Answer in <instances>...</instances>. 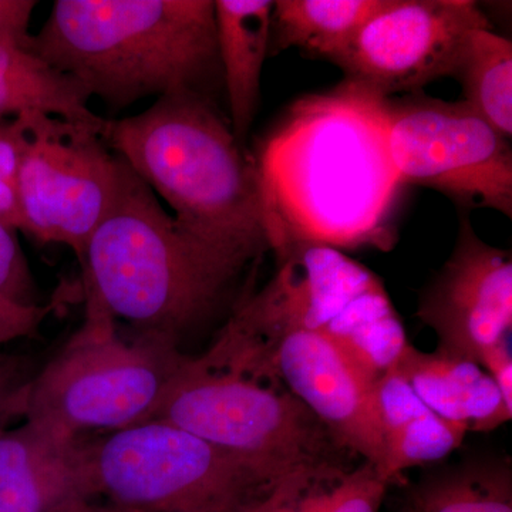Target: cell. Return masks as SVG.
<instances>
[{
  "label": "cell",
  "mask_w": 512,
  "mask_h": 512,
  "mask_svg": "<svg viewBox=\"0 0 512 512\" xmlns=\"http://www.w3.org/2000/svg\"><path fill=\"white\" fill-rule=\"evenodd\" d=\"M103 136L167 202L188 237L244 265L271 249L258 164L217 100L188 90L167 93L136 116L106 119Z\"/></svg>",
  "instance_id": "7a4b0ae2"
},
{
  "label": "cell",
  "mask_w": 512,
  "mask_h": 512,
  "mask_svg": "<svg viewBox=\"0 0 512 512\" xmlns=\"http://www.w3.org/2000/svg\"><path fill=\"white\" fill-rule=\"evenodd\" d=\"M87 497L126 512H232L266 490L221 448L154 419L77 444Z\"/></svg>",
  "instance_id": "8992f818"
},
{
  "label": "cell",
  "mask_w": 512,
  "mask_h": 512,
  "mask_svg": "<svg viewBox=\"0 0 512 512\" xmlns=\"http://www.w3.org/2000/svg\"><path fill=\"white\" fill-rule=\"evenodd\" d=\"M417 318L436 332L437 350L470 362L510 339L511 252L478 237L470 215L460 217L450 258L421 292Z\"/></svg>",
  "instance_id": "8fae6325"
},
{
  "label": "cell",
  "mask_w": 512,
  "mask_h": 512,
  "mask_svg": "<svg viewBox=\"0 0 512 512\" xmlns=\"http://www.w3.org/2000/svg\"><path fill=\"white\" fill-rule=\"evenodd\" d=\"M467 431L458 424L427 413L384 440V461L380 477L387 484L404 470L436 463L463 444Z\"/></svg>",
  "instance_id": "7402d4cb"
},
{
  "label": "cell",
  "mask_w": 512,
  "mask_h": 512,
  "mask_svg": "<svg viewBox=\"0 0 512 512\" xmlns=\"http://www.w3.org/2000/svg\"><path fill=\"white\" fill-rule=\"evenodd\" d=\"M80 264L114 319L180 350L247 266L181 231L123 158L116 194Z\"/></svg>",
  "instance_id": "277c9868"
},
{
  "label": "cell",
  "mask_w": 512,
  "mask_h": 512,
  "mask_svg": "<svg viewBox=\"0 0 512 512\" xmlns=\"http://www.w3.org/2000/svg\"><path fill=\"white\" fill-rule=\"evenodd\" d=\"M60 512H126L121 511L119 508L111 507V505H100L94 503L92 500H82L77 501L69 507L64 508L63 511Z\"/></svg>",
  "instance_id": "f546056e"
},
{
  "label": "cell",
  "mask_w": 512,
  "mask_h": 512,
  "mask_svg": "<svg viewBox=\"0 0 512 512\" xmlns=\"http://www.w3.org/2000/svg\"><path fill=\"white\" fill-rule=\"evenodd\" d=\"M154 419L244 461L266 488L306 470L335 464L340 448L288 389L188 356Z\"/></svg>",
  "instance_id": "52a82bcc"
},
{
  "label": "cell",
  "mask_w": 512,
  "mask_h": 512,
  "mask_svg": "<svg viewBox=\"0 0 512 512\" xmlns=\"http://www.w3.org/2000/svg\"><path fill=\"white\" fill-rule=\"evenodd\" d=\"M25 143L15 194L20 231L42 244L66 245L82 261L119 185L121 157L103 123H83L40 111L19 114Z\"/></svg>",
  "instance_id": "ba28073f"
},
{
  "label": "cell",
  "mask_w": 512,
  "mask_h": 512,
  "mask_svg": "<svg viewBox=\"0 0 512 512\" xmlns=\"http://www.w3.org/2000/svg\"><path fill=\"white\" fill-rule=\"evenodd\" d=\"M406 512H413L412 510H407Z\"/></svg>",
  "instance_id": "4dcf8cb0"
},
{
  "label": "cell",
  "mask_w": 512,
  "mask_h": 512,
  "mask_svg": "<svg viewBox=\"0 0 512 512\" xmlns=\"http://www.w3.org/2000/svg\"><path fill=\"white\" fill-rule=\"evenodd\" d=\"M413 512H512V477L505 464L454 468L419 484Z\"/></svg>",
  "instance_id": "44dd1931"
},
{
  "label": "cell",
  "mask_w": 512,
  "mask_h": 512,
  "mask_svg": "<svg viewBox=\"0 0 512 512\" xmlns=\"http://www.w3.org/2000/svg\"><path fill=\"white\" fill-rule=\"evenodd\" d=\"M478 365L483 367L500 390L505 406L512 412V356L510 339L485 350Z\"/></svg>",
  "instance_id": "f1b7e54d"
},
{
  "label": "cell",
  "mask_w": 512,
  "mask_h": 512,
  "mask_svg": "<svg viewBox=\"0 0 512 512\" xmlns=\"http://www.w3.org/2000/svg\"><path fill=\"white\" fill-rule=\"evenodd\" d=\"M483 28L473 0H384L333 64L345 82L390 99L453 77L468 33Z\"/></svg>",
  "instance_id": "30bf717a"
},
{
  "label": "cell",
  "mask_w": 512,
  "mask_h": 512,
  "mask_svg": "<svg viewBox=\"0 0 512 512\" xmlns=\"http://www.w3.org/2000/svg\"><path fill=\"white\" fill-rule=\"evenodd\" d=\"M76 443H62L28 421L0 427V512H60L90 500Z\"/></svg>",
  "instance_id": "4fadbf2b"
},
{
  "label": "cell",
  "mask_w": 512,
  "mask_h": 512,
  "mask_svg": "<svg viewBox=\"0 0 512 512\" xmlns=\"http://www.w3.org/2000/svg\"><path fill=\"white\" fill-rule=\"evenodd\" d=\"M83 292L82 328L43 362L23 419L69 444L154 420L190 356L160 339L121 338L92 286Z\"/></svg>",
  "instance_id": "5b68a950"
},
{
  "label": "cell",
  "mask_w": 512,
  "mask_h": 512,
  "mask_svg": "<svg viewBox=\"0 0 512 512\" xmlns=\"http://www.w3.org/2000/svg\"><path fill=\"white\" fill-rule=\"evenodd\" d=\"M322 335L373 386L409 349L406 329L383 282L357 296Z\"/></svg>",
  "instance_id": "e0dca14e"
},
{
  "label": "cell",
  "mask_w": 512,
  "mask_h": 512,
  "mask_svg": "<svg viewBox=\"0 0 512 512\" xmlns=\"http://www.w3.org/2000/svg\"><path fill=\"white\" fill-rule=\"evenodd\" d=\"M62 302L22 306L0 299V349L19 339L36 338L45 320Z\"/></svg>",
  "instance_id": "4316f807"
},
{
  "label": "cell",
  "mask_w": 512,
  "mask_h": 512,
  "mask_svg": "<svg viewBox=\"0 0 512 512\" xmlns=\"http://www.w3.org/2000/svg\"><path fill=\"white\" fill-rule=\"evenodd\" d=\"M36 6L35 0H0V45L32 49L29 29Z\"/></svg>",
  "instance_id": "83f0119b"
},
{
  "label": "cell",
  "mask_w": 512,
  "mask_h": 512,
  "mask_svg": "<svg viewBox=\"0 0 512 512\" xmlns=\"http://www.w3.org/2000/svg\"><path fill=\"white\" fill-rule=\"evenodd\" d=\"M384 0H276L269 52L298 47L333 63Z\"/></svg>",
  "instance_id": "ac0fdd59"
},
{
  "label": "cell",
  "mask_w": 512,
  "mask_h": 512,
  "mask_svg": "<svg viewBox=\"0 0 512 512\" xmlns=\"http://www.w3.org/2000/svg\"><path fill=\"white\" fill-rule=\"evenodd\" d=\"M0 299L22 306L42 305L35 278L20 245L18 229L0 221Z\"/></svg>",
  "instance_id": "d4e9b609"
},
{
  "label": "cell",
  "mask_w": 512,
  "mask_h": 512,
  "mask_svg": "<svg viewBox=\"0 0 512 512\" xmlns=\"http://www.w3.org/2000/svg\"><path fill=\"white\" fill-rule=\"evenodd\" d=\"M386 481L369 463L306 468L239 504L232 512H379Z\"/></svg>",
  "instance_id": "2e32d148"
},
{
  "label": "cell",
  "mask_w": 512,
  "mask_h": 512,
  "mask_svg": "<svg viewBox=\"0 0 512 512\" xmlns=\"http://www.w3.org/2000/svg\"><path fill=\"white\" fill-rule=\"evenodd\" d=\"M272 9V0H214L222 89L227 94L229 124L242 146L261 103Z\"/></svg>",
  "instance_id": "5bb4252c"
},
{
  "label": "cell",
  "mask_w": 512,
  "mask_h": 512,
  "mask_svg": "<svg viewBox=\"0 0 512 512\" xmlns=\"http://www.w3.org/2000/svg\"><path fill=\"white\" fill-rule=\"evenodd\" d=\"M242 375L285 386L343 450L380 476L384 440L370 403L369 383L325 335L293 330L241 367Z\"/></svg>",
  "instance_id": "7c38bea8"
},
{
  "label": "cell",
  "mask_w": 512,
  "mask_h": 512,
  "mask_svg": "<svg viewBox=\"0 0 512 512\" xmlns=\"http://www.w3.org/2000/svg\"><path fill=\"white\" fill-rule=\"evenodd\" d=\"M42 365L35 356L0 349V427L25 419L30 389Z\"/></svg>",
  "instance_id": "cb8c5ba5"
},
{
  "label": "cell",
  "mask_w": 512,
  "mask_h": 512,
  "mask_svg": "<svg viewBox=\"0 0 512 512\" xmlns=\"http://www.w3.org/2000/svg\"><path fill=\"white\" fill-rule=\"evenodd\" d=\"M463 100L501 136H512V43L491 28L468 33L453 74Z\"/></svg>",
  "instance_id": "ffe728a7"
},
{
  "label": "cell",
  "mask_w": 512,
  "mask_h": 512,
  "mask_svg": "<svg viewBox=\"0 0 512 512\" xmlns=\"http://www.w3.org/2000/svg\"><path fill=\"white\" fill-rule=\"evenodd\" d=\"M90 94L30 50L0 45V120L26 111L62 119L103 123L90 109Z\"/></svg>",
  "instance_id": "d6986e66"
},
{
  "label": "cell",
  "mask_w": 512,
  "mask_h": 512,
  "mask_svg": "<svg viewBox=\"0 0 512 512\" xmlns=\"http://www.w3.org/2000/svg\"><path fill=\"white\" fill-rule=\"evenodd\" d=\"M397 367L431 413L467 433L495 430L511 420L500 390L476 362L410 345Z\"/></svg>",
  "instance_id": "9a60e30c"
},
{
  "label": "cell",
  "mask_w": 512,
  "mask_h": 512,
  "mask_svg": "<svg viewBox=\"0 0 512 512\" xmlns=\"http://www.w3.org/2000/svg\"><path fill=\"white\" fill-rule=\"evenodd\" d=\"M387 153L402 185L446 195L464 211L512 217L511 140L463 100H384Z\"/></svg>",
  "instance_id": "9c48e42d"
},
{
  "label": "cell",
  "mask_w": 512,
  "mask_h": 512,
  "mask_svg": "<svg viewBox=\"0 0 512 512\" xmlns=\"http://www.w3.org/2000/svg\"><path fill=\"white\" fill-rule=\"evenodd\" d=\"M370 403L383 440L410 421L430 413L397 366L373 384Z\"/></svg>",
  "instance_id": "603a6c76"
},
{
  "label": "cell",
  "mask_w": 512,
  "mask_h": 512,
  "mask_svg": "<svg viewBox=\"0 0 512 512\" xmlns=\"http://www.w3.org/2000/svg\"><path fill=\"white\" fill-rule=\"evenodd\" d=\"M25 143L20 116L0 120V221L20 231L15 181Z\"/></svg>",
  "instance_id": "484cf974"
},
{
  "label": "cell",
  "mask_w": 512,
  "mask_h": 512,
  "mask_svg": "<svg viewBox=\"0 0 512 512\" xmlns=\"http://www.w3.org/2000/svg\"><path fill=\"white\" fill-rule=\"evenodd\" d=\"M30 52L116 110L222 87L214 0H56Z\"/></svg>",
  "instance_id": "3957f363"
},
{
  "label": "cell",
  "mask_w": 512,
  "mask_h": 512,
  "mask_svg": "<svg viewBox=\"0 0 512 512\" xmlns=\"http://www.w3.org/2000/svg\"><path fill=\"white\" fill-rule=\"evenodd\" d=\"M301 103L258 164L271 215L269 247L390 244L386 218L400 183L384 136V97L345 82Z\"/></svg>",
  "instance_id": "6da1fadb"
}]
</instances>
